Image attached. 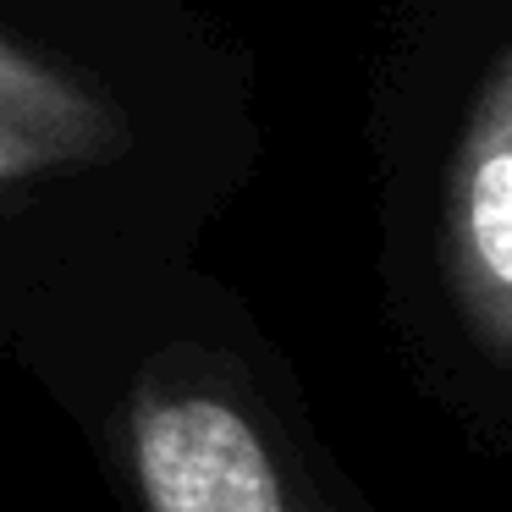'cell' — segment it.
I'll return each instance as SVG.
<instances>
[{"mask_svg": "<svg viewBox=\"0 0 512 512\" xmlns=\"http://www.w3.org/2000/svg\"><path fill=\"white\" fill-rule=\"evenodd\" d=\"M39 155H45V149L23 144V138H17V122L0 116V171H17V166H28V160H39Z\"/></svg>", "mask_w": 512, "mask_h": 512, "instance_id": "obj_2", "label": "cell"}, {"mask_svg": "<svg viewBox=\"0 0 512 512\" xmlns=\"http://www.w3.org/2000/svg\"><path fill=\"white\" fill-rule=\"evenodd\" d=\"M452 276L463 309L512 353V56L490 72L452 160Z\"/></svg>", "mask_w": 512, "mask_h": 512, "instance_id": "obj_1", "label": "cell"}]
</instances>
